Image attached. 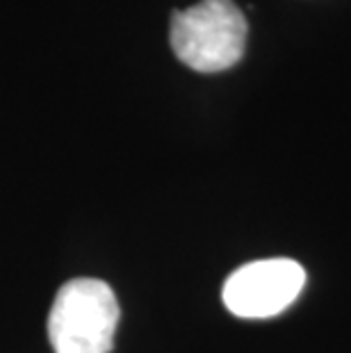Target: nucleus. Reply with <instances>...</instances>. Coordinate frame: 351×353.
Returning <instances> with one entry per match:
<instances>
[{"label":"nucleus","mask_w":351,"mask_h":353,"mask_svg":"<svg viewBox=\"0 0 351 353\" xmlns=\"http://www.w3.org/2000/svg\"><path fill=\"white\" fill-rule=\"evenodd\" d=\"M119 303L108 283L76 278L57 292L48 314L55 353H108L114 344Z\"/></svg>","instance_id":"2"},{"label":"nucleus","mask_w":351,"mask_h":353,"mask_svg":"<svg viewBox=\"0 0 351 353\" xmlns=\"http://www.w3.org/2000/svg\"><path fill=\"white\" fill-rule=\"evenodd\" d=\"M246 19L233 0H201L171 17V48L185 66L219 73L244 55Z\"/></svg>","instance_id":"1"},{"label":"nucleus","mask_w":351,"mask_h":353,"mask_svg":"<svg viewBox=\"0 0 351 353\" xmlns=\"http://www.w3.org/2000/svg\"><path fill=\"white\" fill-rule=\"evenodd\" d=\"M305 285V272L290 258H267L240 267L223 283L221 299L235 317L267 319L290 307Z\"/></svg>","instance_id":"3"}]
</instances>
